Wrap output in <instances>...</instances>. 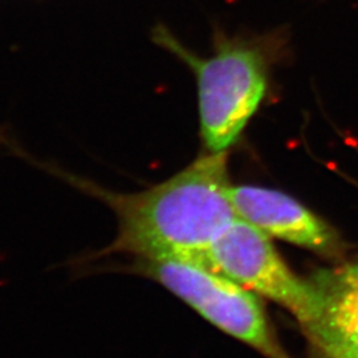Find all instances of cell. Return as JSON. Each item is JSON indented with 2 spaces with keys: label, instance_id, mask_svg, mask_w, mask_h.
Wrapping results in <instances>:
<instances>
[{
  "label": "cell",
  "instance_id": "6da1fadb",
  "mask_svg": "<svg viewBox=\"0 0 358 358\" xmlns=\"http://www.w3.org/2000/svg\"><path fill=\"white\" fill-rule=\"evenodd\" d=\"M231 186L229 153L208 152L143 192L87 187L110 206L118 220V234L106 254L170 259L208 268L211 245L236 217Z\"/></svg>",
  "mask_w": 358,
  "mask_h": 358
},
{
  "label": "cell",
  "instance_id": "7a4b0ae2",
  "mask_svg": "<svg viewBox=\"0 0 358 358\" xmlns=\"http://www.w3.org/2000/svg\"><path fill=\"white\" fill-rule=\"evenodd\" d=\"M159 38L196 73L201 136L206 149L210 153L227 152L266 96L268 53L257 43L234 40L219 45L210 59L201 60L165 32Z\"/></svg>",
  "mask_w": 358,
  "mask_h": 358
},
{
  "label": "cell",
  "instance_id": "3957f363",
  "mask_svg": "<svg viewBox=\"0 0 358 358\" xmlns=\"http://www.w3.org/2000/svg\"><path fill=\"white\" fill-rule=\"evenodd\" d=\"M140 271L262 356L291 358L272 331L262 301L239 282L217 271L170 259L140 260Z\"/></svg>",
  "mask_w": 358,
  "mask_h": 358
},
{
  "label": "cell",
  "instance_id": "277c9868",
  "mask_svg": "<svg viewBox=\"0 0 358 358\" xmlns=\"http://www.w3.org/2000/svg\"><path fill=\"white\" fill-rule=\"evenodd\" d=\"M208 268L285 308L300 325L315 307L316 289L312 280L297 276L268 235L242 217H235L217 235L208 254Z\"/></svg>",
  "mask_w": 358,
  "mask_h": 358
},
{
  "label": "cell",
  "instance_id": "5b68a950",
  "mask_svg": "<svg viewBox=\"0 0 358 358\" xmlns=\"http://www.w3.org/2000/svg\"><path fill=\"white\" fill-rule=\"evenodd\" d=\"M230 198L236 217L251 223L269 238L325 257H338L344 251L343 241L332 226L284 192L250 185H232Z\"/></svg>",
  "mask_w": 358,
  "mask_h": 358
},
{
  "label": "cell",
  "instance_id": "8992f818",
  "mask_svg": "<svg viewBox=\"0 0 358 358\" xmlns=\"http://www.w3.org/2000/svg\"><path fill=\"white\" fill-rule=\"evenodd\" d=\"M310 280L316 301L303 331L328 358H358V266L322 269Z\"/></svg>",
  "mask_w": 358,
  "mask_h": 358
}]
</instances>
